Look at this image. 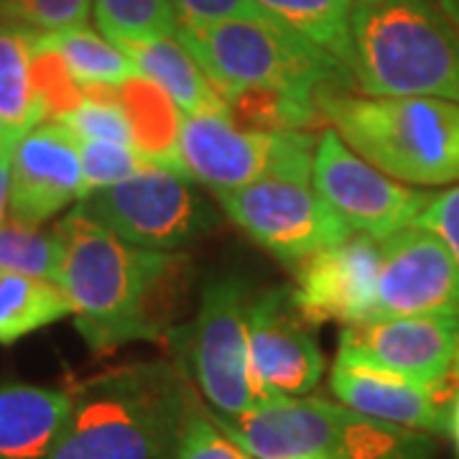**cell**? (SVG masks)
Wrapping results in <instances>:
<instances>
[{"mask_svg": "<svg viewBox=\"0 0 459 459\" xmlns=\"http://www.w3.org/2000/svg\"><path fill=\"white\" fill-rule=\"evenodd\" d=\"M72 314L59 283L23 273H0V344H13L36 329Z\"/></svg>", "mask_w": 459, "mask_h": 459, "instance_id": "cell-22", "label": "cell"}, {"mask_svg": "<svg viewBox=\"0 0 459 459\" xmlns=\"http://www.w3.org/2000/svg\"><path fill=\"white\" fill-rule=\"evenodd\" d=\"M31 29L0 21V117L21 131L44 123L33 98Z\"/></svg>", "mask_w": 459, "mask_h": 459, "instance_id": "cell-25", "label": "cell"}, {"mask_svg": "<svg viewBox=\"0 0 459 459\" xmlns=\"http://www.w3.org/2000/svg\"><path fill=\"white\" fill-rule=\"evenodd\" d=\"M380 271V240L352 232L296 265V309L319 327L325 322L360 325L373 314Z\"/></svg>", "mask_w": 459, "mask_h": 459, "instance_id": "cell-15", "label": "cell"}, {"mask_svg": "<svg viewBox=\"0 0 459 459\" xmlns=\"http://www.w3.org/2000/svg\"><path fill=\"white\" fill-rule=\"evenodd\" d=\"M21 128H16V126H11L8 120H3L0 117V153L5 151V148H11L13 143L18 141V135H21Z\"/></svg>", "mask_w": 459, "mask_h": 459, "instance_id": "cell-36", "label": "cell"}, {"mask_svg": "<svg viewBox=\"0 0 459 459\" xmlns=\"http://www.w3.org/2000/svg\"><path fill=\"white\" fill-rule=\"evenodd\" d=\"M329 391L347 409L365 416L434 437H449L459 380L419 383L365 362L337 358L329 376Z\"/></svg>", "mask_w": 459, "mask_h": 459, "instance_id": "cell-17", "label": "cell"}, {"mask_svg": "<svg viewBox=\"0 0 459 459\" xmlns=\"http://www.w3.org/2000/svg\"><path fill=\"white\" fill-rule=\"evenodd\" d=\"M120 49L128 54V59L135 66V74L159 84L184 115H228V105L222 95L202 72L197 59L181 47L179 39L133 41V44H123Z\"/></svg>", "mask_w": 459, "mask_h": 459, "instance_id": "cell-20", "label": "cell"}, {"mask_svg": "<svg viewBox=\"0 0 459 459\" xmlns=\"http://www.w3.org/2000/svg\"><path fill=\"white\" fill-rule=\"evenodd\" d=\"M100 33L115 47L151 39H177L179 16L171 0H92Z\"/></svg>", "mask_w": 459, "mask_h": 459, "instance_id": "cell-26", "label": "cell"}, {"mask_svg": "<svg viewBox=\"0 0 459 459\" xmlns=\"http://www.w3.org/2000/svg\"><path fill=\"white\" fill-rule=\"evenodd\" d=\"M319 131L253 133L228 115H184L179 156L184 174L214 195L263 179L312 181Z\"/></svg>", "mask_w": 459, "mask_h": 459, "instance_id": "cell-9", "label": "cell"}, {"mask_svg": "<svg viewBox=\"0 0 459 459\" xmlns=\"http://www.w3.org/2000/svg\"><path fill=\"white\" fill-rule=\"evenodd\" d=\"M80 148V164H82L84 197L95 189L110 186L115 181L128 179L146 161L135 153V148L113 143V141H92V138H77Z\"/></svg>", "mask_w": 459, "mask_h": 459, "instance_id": "cell-31", "label": "cell"}, {"mask_svg": "<svg viewBox=\"0 0 459 459\" xmlns=\"http://www.w3.org/2000/svg\"><path fill=\"white\" fill-rule=\"evenodd\" d=\"M442 5V11L449 16V21L455 23V29L459 31V0H437Z\"/></svg>", "mask_w": 459, "mask_h": 459, "instance_id": "cell-37", "label": "cell"}, {"mask_svg": "<svg viewBox=\"0 0 459 459\" xmlns=\"http://www.w3.org/2000/svg\"><path fill=\"white\" fill-rule=\"evenodd\" d=\"M177 39L220 95L240 87H263L316 105V95L325 90L355 92L352 72L342 62L276 21H179Z\"/></svg>", "mask_w": 459, "mask_h": 459, "instance_id": "cell-6", "label": "cell"}, {"mask_svg": "<svg viewBox=\"0 0 459 459\" xmlns=\"http://www.w3.org/2000/svg\"><path fill=\"white\" fill-rule=\"evenodd\" d=\"M113 100L123 108L133 131L135 153L151 166H166L184 174L179 156V135L184 113L164 90L135 74L120 84H108Z\"/></svg>", "mask_w": 459, "mask_h": 459, "instance_id": "cell-19", "label": "cell"}, {"mask_svg": "<svg viewBox=\"0 0 459 459\" xmlns=\"http://www.w3.org/2000/svg\"><path fill=\"white\" fill-rule=\"evenodd\" d=\"M250 289L243 279H212L202 291V304L189 327L171 329L179 365L195 380L210 411L222 419L253 413L268 401L250 358L247 334Z\"/></svg>", "mask_w": 459, "mask_h": 459, "instance_id": "cell-7", "label": "cell"}, {"mask_svg": "<svg viewBox=\"0 0 459 459\" xmlns=\"http://www.w3.org/2000/svg\"><path fill=\"white\" fill-rule=\"evenodd\" d=\"M31 84L44 120H59L84 100V87L69 72L65 59L49 47H41L31 31Z\"/></svg>", "mask_w": 459, "mask_h": 459, "instance_id": "cell-28", "label": "cell"}, {"mask_svg": "<svg viewBox=\"0 0 459 459\" xmlns=\"http://www.w3.org/2000/svg\"><path fill=\"white\" fill-rule=\"evenodd\" d=\"M459 314V268L444 243L411 222L380 240L373 319Z\"/></svg>", "mask_w": 459, "mask_h": 459, "instance_id": "cell-13", "label": "cell"}, {"mask_svg": "<svg viewBox=\"0 0 459 459\" xmlns=\"http://www.w3.org/2000/svg\"><path fill=\"white\" fill-rule=\"evenodd\" d=\"M69 411V388L0 383V459L49 457Z\"/></svg>", "mask_w": 459, "mask_h": 459, "instance_id": "cell-18", "label": "cell"}, {"mask_svg": "<svg viewBox=\"0 0 459 459\" xmlns=\"http://www.w3.org/2000/svg\"><path fill=\"white\" fill-rule=\"evenodd\" d=\"M214 419L255 459H437L424 431L325 398H273L246 416Z\"/></svg>", "mask_w": 459, "mask_h": 459, "instance_id": "cell-5", "label": "cell"}, {"mask_svg": "<svg viewBox=\"0 0 459 459\" xmlns=\"http://www.w3.org/2000/svg\"><path fill=\"white\" fill-rule=\"evenodd\" d=\"M352 80L370 98L459 105V31L437 0H355Z\"/></svg>", "mask_w": 459, "mask_h": 459, "instance_id": "cell-3", "label": "cell"}, {"mask_svg": "<svg viewBox=\"0 0 459 459\" xmlns=\"http://www.w3.org/2000/svg\"><path fill=\"white\" fill-rule=\"evenodd\" d=\"M82 197L77 135L59 120H44L21 133L11 156V220L41 228Z\"/></svg>", "mask_w": 459, "mask_h": 459, "instance_id": "cell-16", "label": "cell"}, {"mask_svg": "<svg viewBox=\"0 0 459 459\" xmlns=\"http://www.w3.org/2000/svg\"><path fill=\"white\" fill-rule=\"evenodd\" d=\"M174 459H255L217 424L212 411L195 395L181 429L179 449Z\"/></svg>", "mask_w": 459, "mask_h": 459, "instance_id": "cell-30", "label": "cell"}, {"mask_svg": "<svg viewBox=\"0 0 459 459\" xmlns=\"http://www.w3.org/2000/svg\"><path fill=\"white\" fill-rule=\"evenodd\" d=\"M413 222L434 232L459 268V184H452L442 192H431Z\"/></svg>", "mask_w": 459, "mask_h": 459, "instance_id": "cell-33", "label": "cell"}, {"mask_svg": "<svg viewBox=\"0 0 459 459\" xmlns=\"http://www.w3.org/2000/svg\"><path fill=\"white\" fill-rule=\"evenodd\" d=\"M247 334L253 370L271 398H301L319 385L325 352L314 325L296 309L291 286H273L250 299Z\"/></svg>", "mask_w": 459, "mask_h": 459, "instance_id": "cell-14", "label": "cell"}, {"mask_svg": "<svg viewBox=\"0 0 459 459\" xmlns=\"http://www.w3.org/2000/svg\"><path fill=\"white\" fill-rule=\"evenodd\" d=\"M261 8L296 36L312 41L352 72V0H258Z\"/></svg>", "mask_w": 459, "mask_h": 459, "instance_id": "cell-21", "label": "cell"}, {"mask_svg": "<svg viewBox=\"0 0 459 459\" xmlns=\"http://www.w3.org/2000/svg\"><path fill=\"white\" fill-rule=\"evenodd\" d=\"M77 138H92V141H113L133 148V131L123 108L117 105L108 90V84H87L84 100L59 117Z\"/></svg>", "mask_w": 459, "mask_h": 459, "instance_id": "cell-29", "label": "cell"}, {"mask_svg": "<svg viewBox=\"0 0 459 459\" xmlns=\"http://www.w3.org/2000/svg\"><path fill=\"white\" fill-rule=\"evenodd\" d=\"M352 3H355V0H352Z\"/></svg>", "mask_w": 459, "mask_h": 459, "instance_id": "cell-40", "label": "cell"}, {"mask_svg": "<svg viewBox=\"0 0 459 459\" xmlns=\"http://www.w3.org/2000/svg\"><path fill=\"white\" fill-rule=\"evenodd\" d=\"M312 184L347 228L376 240L411 225L431 195L368 164L329 126L316 135Z\"/></svg>", "mask_w": 459, "mask_h": 459, "instance_id": "cell-11", "label": "cell"}, {"mask_svg": "<svg viewBox=\"0 0 459 459\" xmlns=\"http://www.w3.org/2000/svg\"><path fill=\"white\" fill-rule=\"evenodd\" d=\"M228 214L250 240L289 265L342 243L352 230L304 181L263 179L217 195Z\"/></svg>", "mask_w": 459, "mask_h": 459, "instance_id": "cell-10", "label": "cell"}, {"mask_svg": "<svg viewBox=\"0 0 459 459\" xmlns=\"http://www.w3.org/2000/svg\"><path fill=\"white\" fill-rule=\"evenodd\" d=\"M77 207L120 240L166 253L195 246L220 222L186 174L151 164L90 192Z\"/></svg>", "mask_w": 459, "mask_h": 459, "instance_id": "cell-8", "label": "cell"}, {"mask_svg": "<svg viewBox=\"0 0 459 459\" xmlns=\"http://www.w3.org/2000/svg\"><path fill=\"white\" fill-rule=\"evenodd\" d=\"M33 39L41 47L56 51L69 66L72 77L82 87L120 84L135 77V66L128 59V54L115 47L113 41H108L102 33L92 31L90 26H74L51 33L33 31Z\"/></svg>", "mask_w": 459, "mask_h": 459, "instance_id": "cell-23", "label": "cell"}, {"mask_svg": "<svg viewBox=\"0 0 459 459\" xmlns=\"http://www.w3.org/2000/svg\"><path fill=\"white\" fill-rule=\"evenodd\" d=\"M325 126L395 181L459 184V105L439 98H370L347 90L316 95Z\"/></svg>", "mask_w": 459, "mask_h": 459, "instance_id": "cell-4", "label": "cell"}, {"mask_svg": "<svg viewBox=\"0 0 459 459\" xmlns=\"http://www.w3.org/2000/svg\"><path fill=\"white\" fill-rule=\"evenodd\" d=\"M228 105V117L243 131L253 133H294L322 131V115L314 102L299 100L286 92L240 87L222 95Z\"/></svg>", "mask_w": 459, "mask_h": 459, "instance_id": "cell-24", "label": "cell"}, {"mask_svg": "<svg viewBox=\"0 0 459 459\" xmlns=\"http://www.w3.org/2000/svg\"><path fill=\"white\" fill-rule=\"evenodd\" d=\"M16 146V143H13ZM13 146L5 148L0 153V225L8 212V202H11V156H13Z\"/></svg>", "mask_w": 459, "mask_h": 459, "instance_id": "cell-35", "label": "cell"}, {"mask_svg": "<svg viewBox=\"0 0 459 459\" xmlns=\"http://www.w3.org/2000/svg\"><path fill=\"white\" fill-rule=\"evenodd\" d=\"M184 23H225V21H273L258 0H171Z\"/></svg>", "mask_w": 459, "mask_h": 459, "instance_id": "cell-34", "label": "cell"}, {"mask_svg": "<svg viewBox=\"0 0 459 459\" xmlns=\"http://www.w3.org/2000/svg\"><path fill=\"white\" fill-rule=\"evenodd\" d=\"M337 358L419 383L459 380V314H421L347 325Z\"/></svg>", "mask_w": 459, "mask_h": 459, "instance_id": "cell-12", "label": "cell"}, {"mask_svg": "<svg viewBox=\"0 0 459 459\" xmlns=\"http://www.w3.org/2000/svg\"><path fill=\"white\" fill-rule=\"evenodd\" d=\"M92 0H11L0 21H11L39 33L87 26Z\"/></svg>", "mask_w": 459, "mask_h": 459, "instance_id": "cell-32", "label": "cell"}, {"mask_svg": "<svg viewBox=\"0 0 459 459\" xmlns=\"http://www.w3.org/2000/svg\"><path fill=\"white\" fill-rule=\"evenodd\" d=\"M452 439H455V446H457V459H459V391L457 398H455V409H452V434H449Z\"/></svg>", "mask_w": 459, "mask_h": 459, "instance_id": "cell-38", "label": "cell"}, {"mask_svg": "<svg viewBox=\"0 0 459 459\" xmlns=\"http://www.w3.org/2000/svg\"><path fill=\"white\" fill-rule=\"evenodd\" d=\"M62 235L8 220L0 225V273H23L59 283Z\"/></svg>", "mask_w": 459, "mask_h": 459, "instance_id": "cell-27", "label": "cell"}, {"mask_svg": "<svg viewBox=\"0 0 459 459\" xmlns=\"http://www.w3.org/2000/svg\"><path fill=\"white\" fill-rule=\"evenodd\" d=\"M69 394L47 459H174L197 388L179 362L143 360L77 380Z\"/></svg>", "mask_w": 459, "mask_h": 459, "instance_id": "cell-2", "label": "cell"}, {"mask_svg": "<svg viewBox=\"0 0 459 459\" xmlns=\"http://www.w3.org/2000/svg\"><path fill=\"white\" fill-rule=\"evenodd\" d=\"M8 3H11V0H0V18H3V13H5V8H8Z\"/></svg>", "mask_w": 459, "mask_h": 459, "instance_id": "cell-39", "label": "cell"}, {"mask_svg": "<svg viewBox=\"0 0 459 459\" xmlns=\"http://www.w3.org/2000/svg\"><path fill=\"white\" fill-rule=\"evenodd\" d=\"M56 230L59 286L72 304L74 327L95 355L169 340L186 281L181 253L131 246L80 207L65 214Z\"/></svg>", "mask_w": 459, "mask_h": 459, "instance_id": "cell-1", "label": "cell"}]
</instances>
